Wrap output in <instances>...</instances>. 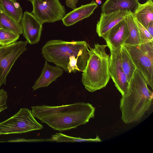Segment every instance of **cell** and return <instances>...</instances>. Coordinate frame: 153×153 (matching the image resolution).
<instances>
[{
	"mask_svg": "<svg viewBox=\"0 0 153 153\" xmlns=\"http://www.w3.org/2000/svg\"><path fill=\"white\" fill-rule=\"evenodd\" d=\"M33 116L54 130L62 132L85 124L94 117L95 108L88 102L57 106L31 107Z\"/></svg>",
	"mask_w": 153,
	"mask_h": 153,
	"instance_id": "6da1fadb",
	"label": "cell"
},
{
	"mask_svg": "<svg viewBox=\"0 0 153 153\" xmlns=\"http://www.w3.org/2000/svg\"><path fill=\"white\" fill-rule=\"evenodd\" d=\"M89 47L85 41L52 40L43 47L42 53L46 61L53 63L68 73L82 72L89 57Z\"/></svg>",
	"mask_w": 153,
	"mask_h": 153,
	"instance_id": "7a4b0ae2",
	"label": "cell"
},
{
	"mask_svg": "<svg viewBox=\"0 0 153 153\" xmlns=\"http://www.w3.org/2000/svg\"><path fill=\"white\" fill-rule=\"evenodd\" d=\"M137 69L129 83L128 89L120 100V108L123 121L128 124L140 121L152 104L153 93Z\"/></svg>",
	"mask_w": 153,
	"mask_h": 153,
	"instance_id": "3957f363",
	"label": "cell"
},
{
	"mask_svg": "<svg viewBox=\"0 0 153 153\" xmlns=\"http://www.w3.org/2000/svg\"><path fill=\"white\" fill-rule=\"evenodd\" d=\"M107 45L96 44L89 47V57L82 74V82L85 88L93 92L106 87L111 76L110 56L106 52Z\"/></svg>",
	"mask_w": 153,
	"mask_h": 153,
	"instance_id": "277c9868",
	"label": "cell"
},
{
	"mask_svg": "<svg viewBox=\"0 0 153 153\" xmlns=\"http://www.w3.org/2000/svg\"><path fill=\"white\" fill-rule=\"evenodd\" d=\"M136 67L153 89V42L131 45H123Z\"/></svg>",
	"mask_w": 153,
	"mask_h": 153,
	"instance_id": "5b68a950",
	"label": "cell"
},
{
	"mask_svg": "<svg viewBox=\"0 0 153 153\" xmlns=\"http://www.w3.org/2000/svg\"><path fill=\"white\" fill-rule=\"evenodd\" d=\"M43 128L31 110L22 108L13 116L0 123V135L21 134Z\"/></svg>",
	"mask_w": 153,
	"mask_h": 153,
	"instance_id": "8992f818",
	"label": "cell"
},
{
	"mask_svg": "<svg viewBox=\"0 0 153 153\" xmlns=\"http://www.w3.org/2000/svg\"><path fill=\"white\" fill-rule=\"evenodd\" d=\"M32 13L42 24L62 20L66 10L59 0H32Z\"/></svg>",
	"mask_w": 153,
	"mask_h": 153,
	"instance_id": "52a82bcc",
	"label": "cell"
},
{
	"mask_svg": "<svg viewBox=\"0 0 153 153\" xmlns=\"http://www.w3.org/2000/svg\"><path fill=\"white\" fill-rule=\"evenodd\" d=\"M27 43L19 41L0 46V88L6 85L7 77L16 60L27 50Z\"/></svg>",
	"mask_w": 153,
	"mask_h": 153,
	"instance_id": "ba28073f",
	"label": "cell"
},
{
	"mask_svg": "<svg viewBox=\"0 0 153 153\" xmlns=\"http://www.w3.org/2000/svg\"><path fill=\"white\" fill-rule=\"evenodd\" d=\"M110 49L111 55L109 64V73L117 89L123 95L127 91L129 84L127 77L122 66L121 49H115L108 46Z\"/></svg>",
	"mask_w": 153,
	"mask_h": 153,
	"instance_id": "9c48e42d",
	"label": "cell"
},
{
	"mask_svg": "<svg viewBox=\"0 0 153 153\" xmlns=\"http://www.w3.org/2000/svg\"><path fill=\"white\" fill-rule=\"evenodd\" d=\"M23 34L30 44L38 43L40 40L42 24L31 13L25 11L21 19Z\"/></svg>",
	"mask_w": 153,
	"mask_h": 153,
	"instance_id": "30bf717a",
	"label": "cell"
},
{
	"mask_svg": "<svg viewBox=\"0 0 153 153\" xmlns=\"http://www.w3.org/2000/svg\"><path fill=\"white\" fill-rule=\"evenodd\" d=\"M129 36L128 26L125 19L110 30L102 37L105 41L108 46L121 49Z\"/></svg>",
	"mask_w": 153,
	"mask_h": 153,
	"instance_id": "8fae6325",
	"label": "cell"
},
{
	"mask_svg": "<svg viewBox=\"0 0 153 153\" xmlns=\"http://www.w3.org/2000/svg\"><path fill=\"white\" fill-rule=\"evenodd\" d=\"M130 11L127 10H118L107 13H102L96 26V32L99 36L102 37L110 30L124 19Z\"/></svg>",
	"mask_w": 153,
	"mask_h": 153,
	"instance_id": "7c38bea8",
	"label": "cell"
},
{
	"mask_svg": "<svg viewBox=\"0 0 153 153\" xmlns=\"http://www.w3.org/2000/svg\"><path fill=\"white\" fill-rule=\"evenodd\" d=\"M97 6L94 0L89 4L82 5L65 15L62 19L63 24L66 26H70L89 17Z\"/></svg>",
	"mask_w": 153,
	"mask_h": 153,
	"instance_id": "4fadbf2b",
	"label": "cell"
},
{
	"mask_svg": "<svg viewBox=\"0 0 153 153\" xmlns=\"http://www.w3.org/2000/svg\"><path fill=\"white\" fill-rule=\"evenodd\" d=\"M63 72V70L62 68L57 66H51L46 61L41 74L32 87L33 91L42 87L48 86L61 76Z\"/></svg>",
	"mask_w": 153,
	"mask_h": 153,
	"instance_id": "5bb4252c",
	"label": "cell"
},
{
	"mask_svg": "<svg viewBox=\"0 0 153 153\" xmlns=\"http://www.w3.org/2000/svg\"><path fill=\"white\" fill-rule=\"evenodd\" d=\"M139 3V0H106L101 7L102 13L118 10H130L133 13Z\"/></svg>",
	"mask_w": 153,
	"mask_h": 153,
	"instance_id": "9a60e30c",
	"label": "cell"
},
{
	"mask_svg": "<svg viewBox=\"0 0 153 153\" xmlns=\"http://www.w3.org/2000/svg\"><path fill=\"white\" fill-rule=\"evenodd\" d=\"M136 19L146 28L153 21V2L152 0H147L145 3H139L133 13Z\"/></svg>",
	"mask_w": 153,
	"mask_h": 153,
	"instance_id": "2e32d148",
	"label": "cell"
},
{
	"mask_svg": "<svg viewBox=\"0 0 153 153\" xmlns=\"http://www.w3.org/2000/svg\"><path fill=\"white\" fill-rule=\"evenodd\" d=\"M125 19L128 26L129 36L123 45H135L140 44L141 42L138 30L133 13L130 11Z\"/></svg>",
	"mask_w": 153,
	"mask_h": 153,
	"instance_id": "e0dca14e",
	"label": "cell"
},
{
	"mask_svg": "<svg viewBox=\"0 0 153 153\" xmlns=\"http://www.w3.org/2000/svg\"><path fill=\"white\" fill-rule=\"evenodd\" d=\"M0 6L3 10L19 22L22 17V8L16 0H0Z\"/></svg>",
	"mask_w": 153,
	"mask_h": 153,
	"instance_id": "ac0fdd59",
	"label": "cell"
},
{
	"mask_svg": "<svg viewBox=\"0 0 153 153\" xmlns=\"http://www.w3.org/2000/svg\"><path fill=\"white\" fill-rule=\"evenodd\" d=\"M0 25L1 28L20 35L23 34L22 24L2 10L0 13Z\"/></svg>",
	"mask_w": 153,
	"mask_h": 153,
	"instance_id": "d6986e66",
	"label": "cell"
},
{
	"mask_svg": "<svg viewBox=\"0 0 153 153\" xmlns=\"http://www.w3.org/2000/svg\"><path fill=\"white\" fill-rule=\"evenodd\" d=\"M122 66L128 80L129 83L137 69L127 51L123 47L121 51Z\"/></svg>",
	"mask_w": 153,
	"mask_h": 153,
	"instance_id": "ffe728a7",
	"label": "cell"
},
{
	"mask_svg": "<svg viewBox=\"0 0 153 153\" xmlns=\"http://www.w3.org/2000/svg\"><path fill=\"white\" fill-rule=\"evenodd\" d=\"M51 139L53 141L56 142H101L102 140L99 136L95 138L84 139L68 136L61 133H56L52 135Z\"/></svg>",
	"mask_w": 153,
	"mask_h": 153,
	"instance_id": "44dd1931",
	"label": "cell"
},
{
	"mask_svg": "<svg viewBox=\"0 0 153 153\" xmlns=\"http://www.w3.org/2000/svg\"><path fill=\"white\" fill-rule=\"evenodd\" d=\"M19 36V35L0 28V45H6L15 42Z\"/></svg>",
	"mask_w": 153,
	"mask_h": 153,
	"instance_id": "7402d4cb",
	"label": "cell"
},
{
	"mask_svg": "<svg viewBox=\"0 0 153 153\" xmlns=\"http://www.w3.org/2000/svg\"><path fill=\"white\" fill-rule=\"evenodd\" d=\"M134 19L138 30L141 44L153 42V37L146 28L134 18Z\"/></svg>",
	"mask_w": 153,
	"mask_h": 153,
	"instance_id": "603a6c76",
	"label": "cell"
},
{
	"mask_svg": "<svg viewBox=\"0 0 153 153\" xmlns=\"http://www.w3.org/2000/svg\"><path fill=\"white\" fill-rule=\"evenodd\" d=\"M7 92L3 89L0 90V113L7 108Z\"/></svg>",
	"mask_w": 153,
	"mask_h": 153,
	"instance_id": "cb8c5ba5",
	"label": "cell"
},
{
	"mask_svg": "<svg viewBox=\"0 0 153 153\" xmlns=\"http://www.w3.org/2000/svg\"><path fill=\"white\" fill-rule=\"evenodd\" d=\"M78 0H66L65 2L68 7L74 9L76 8V5Z\"/></svg>",
	"mask_w": 153,
	"mask_h": 153,
	"instance_id": "d4e9b609",
	"label": "cell"
},
{
	"mask_svg": "<svg viewBox=\"0 0 153 153\" xmlns=\"http://www.w3.org/2000/svg\"><path fill=\"white\" fill-rule=\"evenodd\" d=\"M146 28L151 36L153 37V21L149 24Z\"/></svg>",
	"mask_w": 153,
	"mask_h": 153,
	"instance_id": "484cf974",
	"label": "cell"
},
{
	"mask_svg": "<svg viewBox=\"0 0 153 153\" xmlns=\"http://www.w3.org/2000/svg\"><path fill=\"white\" fill-rule=\"evenodd\" d=\"M95 1L97 4L100 5L102 4V0H96Z\"/></svg>",
	"mask_w": 153,
	"mask_h": 153,
	"instance_id": "4316f807",
	"label": "cell"
},
{
	"mask_svg": "<svg viewBox=\"0 0 153 153\" xmlns=\"http://www.w3.org/2000/svg\"><path fill=\"white\" fill-rule=\"evenodd\" d=\"M2 10V9L1 8V7L0 6V13L1 12ZM0 28H1V26L0 25Z\"/></svg>",
	"mask_w": 153,
	"mask_h": 153,
	"instance_id": "83f0119b",
	"label": "cell"
},
{
	"mask_svg": "<svg viewBox=\"0 0 153 153\" xmlns=\"http://www.w3.org/2000/svg\"><path fill=\"white\" fill-rule=\"evenodd\" d=\"M28 0V1H30L31 2L32 1V0Z\"/></svg>",
	"mask_w": 153,
	"mask_h": 153,
	"instance_id": "f1b7e54d",
	"label": "cell"
}]
</instances>
